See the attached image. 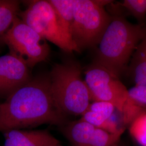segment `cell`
Masks as SVG:
<instances>
[{"instance_id":"1","label":"cell","mask_w":146,"mask_h":146,"mask_svg":"<svg viewBox=\"0 0 146 146\" xmlns=\"http://www.w3.org/2000/svg\"><path fill=\"white\" fill-rule=\"evenodd\" d=\"M64 115L53 99L49 77L31 79L0 104V131L49 123L63 125Z\"/></svg>"},{"instance_id":"2","label":"cell","mask_w":146,"mask_h":146,"mask_svg":"<svg viewBox=\"0 0 146 146\" xmlns=\"http://www.w3.org/2000/svg\"><path fill=\"white\" fill-rule=\"evenodd\" d=\"M146 35V29L122 17H111L99 44L95 62L119 78L131 55Z\"/></svg>"},{"instance_id":"3","label":"cell","mask_w":146,"mask_h":146,"mask_svg":"<svg viewBox=\"0 0 146 146\" xmlns=\"http://www.w3.org/2000/svg\"><path fill=\"white\" fill-rule=\"evenodd\" d=\"M56 106L63 114L82 115L91 101L88 89L76 63L66 62L53 67L49 76Z\"/></svg>"},{"instance_id":"4","label":"cell","mask_w":146,"mask_h":146,"mask_svg":"<svg viewBox=\"0 0 146 146\" xmlns=\"http://www.w3.org/2000/svg\"><path fill=\"white\" fill-rule=\"evenodd\" d=\"M107 1L74 0V20L71 36L81 50L99 43L111 17L105 11Z\"/></svg>"},{"instance_id":"5","label":"cell","mask_w":146,"mask_h":146,"mask_svg":"<svg viewBox=\"0 0 146 146\" xmlns=\"http://www.w3.org/2000/svg\"><path fill=\"white\" fill-rule=\"evenodd\" d=\"M19 15L46 41L52 42L66 52H78L73 41L63 31L55 11L48 0L31 1Z\"/></svg>"},{"instance_id":"6","label":"cell","mask_w":146,"mask_h":146,"mask_svg":"<svg viewBox=\"0 0 146 146\" xmlns=\"http://www.w3.org/2000/svg\"><path fill=\"white\" fill-rule=\"evenodd\" d=\"M3 42L29 68L45 61L49 55L50 48L47 41L18 16L5 33Z\"/></svg>"},{"instance_id":"7","label":"cell","mask_w":146,"mask_h":146,"mask_svg":"<svg viewBox=\"0 0 146 146\" xmlns=\"http://www.w3.org/2000/svg\"><path fill=\"white\" fill-rule=\"evenodd\" d=\"M84 81L91 100L110 103L122 113L128 99V89L117 76L95 62L86 70Z\"/></svg>"},{"instance_id":"8","label":"cell","mask_w":146,"mask_h":146,"mask_svg":"<svg viewBox=\"0 0 146 146\" xmlns=\"http://www.w3.org/2000/svg\"><path fill=\"white\" fill-rule=\"evenodd\" d=\"M124 128L114 134L79 120L62 128L63 135L73 146H117Z\"/></svg>"},{"instance_id":"9","label":"cell","mask_w":146,"mask_h":146,"mask_svg":"<svg viewBox=\"0 0 146 146\" xmlns=\"http://www.w3.org/2000/svg\"><path fill=\"white\" fill-rule=\"evenodd\" d=\"M29 68L15 54L0 56V97L8 98L31 80Z\"/></svg>"},{"instance_id":"10","label":"cell","mask_w":146,"mask_h":146,"mask_svg":"<svg viewBox=\"0 0 146 146\" xmlns=\"http://www.w3.org/2000/svg\"><path fill=\"white\" fill-rule=\"evenodd\" d=\"M5 146H61L48 131L11 129L3 132Z\"/></svg>"},{"instance_id":"11","label":"cell","mask_w":146,"mask_h":146,"mask_svg":"<svg viewBox=\"0 0 146 146\" xmlns=\"http://www.w3.org/2000/svg\"><path fill=\"white\" fill-rule=\"evenodd\" d=\"M130 73L136 85H146V35L136 48Z\"/></svg>"},{"instance_id":"12","label":"cell","mask_w":146,"mask_h":146,"mask_svg":"<svg viewBox=\"0 0 146 146\" xmlns=\"http://www.w3.org/2000/svg\"><path fill=\"white\" fill-rule=\"evenodd\" d=\"M48 1L55 11L63 31L72 41L71 32L74 20V0H48Z\"/></svg>"},{"instance_id":"13","label":"cell","mask_w":146,"mask_h":146,"mask_svg":"<svg viewBox=\"0 0 146 146\" xmlns=\"http://www.w3.org/2000/svg\"><path fill=\"white\" fill-rule=\"evenodd\" d=\"M20 2L15 0H0V42L20 13Z\"/></svg>"},{"instance_id":"14","label":"cell","mask_w":146,"mask_h":146,"mask_svg":"<svg viewBox=\"0 0 146 146\" xmlns=\"http://www.w3.org/2000/svg\"><path fill=\"white\" fill-rule=\"evenodd\" d=\"M127 106L140 114L146 113V85H135L128 90Z\"/></svg>"},{"instance_id":"15","label":"cell","mask_w":146,"mask_h":146,"mask_svg":"<svg viewBox=\"0 0 146 146\" xmlns=\"http://www.w3.org/2000/svg\"><path fill=\"white\" fill-rule=\"evenodd\" d=\"M129 133L140 146H146V113L134 120L130 125Z\"/></svg>"},{"instance_id":"16","label":"cell","mask_w":146,"mask_h":146,"mask_svg":"<svg viewBox=\"0 0 146 146\" xmlns=\"http://www.w3.org/2000/svg\"><path fill=\"white\" fill-rule=\"evenodd\" d=\"M122 5L135 16L142 19L146 14V0H125Z\"/></svg>"},{"instance_id":"17","label":"cell","mask_w":146,"mask_h":146,"mask_svg":"<svg viewBox=\"0 0 146 146\" xmlns=\"http://www.w3.org/2000/svg\"><path fill=\"white\" fill-rule=\"evenodd\" d=\"M115 110L114 106L109 102L94 101L90 104L87 110L98 113L107 119H110L113 116Z\"/></svg>"},{"instance_id":"18","label":"cell","mask_w":146,"mask_h":146,"mask_svg":"<svg viewBox=\"0 0 146 146\" xmlns=\"http://www.w3.org/2000/svg\"><path fill=\"white\" fill-rule=\"evenodd\" d=\"M117 146H121V145H120V142L119 143V145Z\"/></svg>"}]
</instances>
